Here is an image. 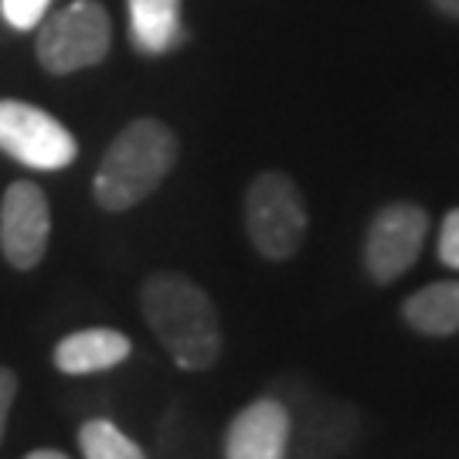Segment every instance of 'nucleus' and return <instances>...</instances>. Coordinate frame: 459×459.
<instances>
[{"mask_svg": "<svg viewBox=\"0 0 459 459\" xmlns=\"http://www.w3.org/2000/svg\"><path fill=\"white\" fill-rule=\"evenodd\" d=\"M310 229L307 201L282 170H265L246 191V231L255 252L269 263H286L303 248Z\"/></svg>", "mask_w": 459, "mask_h": 459, "instance_id": "obj_3", "label": "nucleus"}, {"mask_svg": "<svg viewBox=\"0 0 459 459\" xmlns=\"http://www.w3.org/2000/svg\"><path fill=\"white\" fill-rule=\"evenodd\" d=\"M276 398L290 411V459H337L361 432L351 402L313 392L303 381H282Z\"/></svg>", "mask_w": 459, "mask_h": 459, "instance_id": "obj_4", "label": "nucleus"}, {"mask_svg": "<svg viewBox=\"0 0 459 459\" xmlns=\"http://www.w3.org/2000/svg\"><path fill=\"white\" fill-rule=\"evenodd\" d=\"M429 238L426 208L411 201H392L377 208L364 235V269L371 282L388 286L409 273Z\"/></svg>", "mask_w": 459, "mask_h": 459, "instance_id": "obj_7", "label": "nucleus"}, {"mask_svg": "<svg viewBox=\"0 0 459 459\" xmlns=\"http://www.w3.org/2000/svg\"><path fill=\"white\" fill-rule=\"evenodd\" d=\"M24 459H68L62 449H31Z\"/></svg>", "mask_w": 459, "mask_h": 459, "instance_id": "obj_17", "label": "nucleus"}, {"mask_svg": "<svg viewBox=\"0 0 459 459\" xmlns=\"http://www.w3.org/2000/svg\"><path fill=\"white\" fill-rule=\"evenodd\" d=\"M402 320L422 337L459 333V279H436L402 303Z\"/></svg>", "mask_w": 459, "mask_h": 459, "instance_id": "obj_11", "label": "nucleus"}, {"mask_svg": "<svg viewBox=\"0 0 459 459\" xmlns=\"http://www.w3.org/2000/svg\"><path fill=\"white\" fill-rule=\"evenodd\" d=\"M225 459H290V411L276 394L248 402L231 419Z\"/></svg>", "mask_w": 459, "mask_h": 459, "instance_id": "obj_9", "label": "nucleus"}, {"mask_svg": "<svg viewBox=\"0 0 459 459\" xmlns=\"http://www.w3.org/2000/svg\"><path fill=\"white\" fill-rule=\"evenodd\" d=\"M51 238V208L31 181H14L0 201V252L17 273H31L45 259Z\"/></svg>", "mask_w": 459, "mask_h": 459, "instance_id": "obj_8", "label": "nucleus"}, {"mask_svg": "<svg viewBox=\"0 0 459 459\" xmlns=\"http://www.w3.org/2000/svg\"><path fill=\"white\" fill-rule=\"evenodd\" d=\"M113 45V24L96 0H75L38 24V62L51 75H72L106 62Z\"/></svg>", "mask_w": 459, "mask_h": 459, "instance_id": "obj_5", "label": "nucleus"}, {"mask_svg": "<svg viewBox=\"0 0 459 459\" xmlns=\"http://www.w3.org/2000/svg\"><path fill=\"white\" fill-rule=\"evenodd\" d=\"M439 263L459 273V208H449L439 229Z\"/></svg>", "mask_w": 459, "mask_h": 459, "instance_id": "obj_15", "label": "nucleus"}, {"mask_svg": "<svg viewBox=\"0 0 459 459\" xmlns=\"http://www.w3.org/2000/svg\"><path fill=\"white\" fill-rule=\"evenodd\" d=\"M446 17H459V0H432Z\"/></svg>", "mask_w": 459, "mask_h": 459, "instance_id": "obj_18", "label": "nucleus"}, {"mask_svg": "<svg viewBox=\"0 0 459 459\" xmlns=\"http://www.w3.org/2000/svg\"><path fill=\"white\" fill-rule=\"evenodd\" d=\"M79 449L85 459H147L140 443H133L109 419H89L79 429Z\"/></svg>", "mask_w": 459, "mask_h": 459, "instance_id": "obj_13", "label": "nucleus"}, {"mask_svg": "<svg viewBox=\"0 0 459 459\" xmlns=\"http://www.w3.org/2000/svg\"><path fill=\"white\" fill-rule=\"evenodd\" d=\"M140 310L153 337L181 371H208L221 358V316L195 279L181 273H153L140 286Z\"/></svg>", "mask_w": 459, "mask_h": 459, "instance_id": "obj_1", "label": "nucleus"}, {"mask_svg": "<svg viewBox=\"0 0 459 459\" xmlns=\"http://www.w3.org/2000/svg\"><path fill=\"white\" fill-rule=\"evenodd\" d=\"M0 150L31 170H62L79 157L65 123L21 99H0Z\"/></svg>", "mask_w": 459, "mask_h": 459, "instance_id": "obj_6", "label": "nucleus"}, {"mask_svg": "<svg viewBox=\"0 0 459 459\" xmlns=\"http://www.w3.org/2000/svg\"><path fill=\"white\" fill-rule=\"evenodd\" d=\"M133 354L130 337L123 330L113 327H85L75 330L58 341L51 361L62 375L82 377V375H99L109 371L116 364H123Z\"/></svg>", "mask_w": 459, "mask_h": 459, "instance_id": "obj_10", "label": "nucleus"}, {"mask_svg": "<svg viewBox=\"0 0 459 459\" xmlns=\"http://www.w3.org/2000/svg\"><path fill=\"white\" fill-rule=\"evenodd\" d=\"M17 398V375L11 368H0V443L7 432V419H11V405Z\"/></svg>", "mask_w": 459, "mask_h": 459, "instance_id": "obj_16", "label": "nucleus"}, {"mask_svg": "<svg viewBox=\"0 0 459 459\" xmlns=\"http://www.w3.org/2000/svg\"><path fill=\"white\" fill-rule=\"evenodd\" d=\"M130 38L140 55H167L181 45L184 0H126Z\"/></svg>", "mask_w": 459, "mask_h": 459, "instance_id": "obj_12", "label": "nucleus"}, {"mask_svg": "<svg viewBox=\"0 0 459 459\" xmlns=\"http://www.w3.org/2000/svg\"><path fill=\"white\" fill-rule=\"evenodd\" d=\"M51 0H0V14L17 31H31L48 14Z\"/></svg>", "mask_w": 459, "mask_h": 459, "instance_id": "obj_14", "label": "nucleus"}, {"mask_svg": "<svg viewBox=\"0 0 459 459\" xmlns=\"http://www.w3.org/2000/svg\"><path fill=\"white\" fill-rule=\"evenodd\" d=\"M178 164V136L160 119H133L102 153L92 195L102 212H130Z\"/></svg>", "mask_w": 459, "mask_h": 459, "instance_id": "obj_2", "label": "nucleus"}]
</instances>
